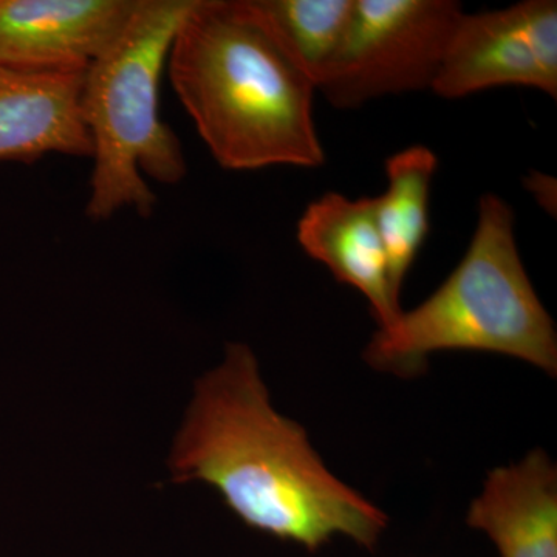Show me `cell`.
<instances>
[{
    "instance_id": "ba28073f",
    "label": "cell",
    "mask_w": 557,
    "mask_h": 557,
    "mask_svg": "<svg viewBox=\"0 0 557 557\" xmlns=\"http://www.w3.org/2000/svg\"><path fill=\"white\" fill-rule=\"evenodd\" d=\"M298 242L336 281L368 299L379 329L397 321L403 311L401 296L392 284L373 197L354 200L339 193H325L300 215Z\"/></svg>"
},
{
    "instance_id": "30bf717a",
    "label": "cell",
    "mask_w": 557,
    "mask_h": 557,
    "mask_svg": "<svg viewBox=\"0 0 557 557\" xmlns=\"http://www.w3.org/2000/svg\"><path fill=\"white\" fill-rule=\"evenodd\" d=\"M467 523L500 557H557V468L548 454L534 449L519 463L493 469Z\"/></svg>"
},
{
    "instance_id": "9c48e42d",
    "label": "cell",
    "mask_w": 557,
    "mask_h": 557,
    "mask_svg": "<svg viewBox=\"0 0 557 557\" xmlns=\"http://www.w3.org/2000/svg\"><path fill=\"white\" fill-rule=\"evenodd\" d=\"M84 73L0 67V163H33L49 153L90 159L79 109Z\"/></svg>"
},
{
    "instance_id": "6da1fadb",
    "label": "cell",
    "mask_w": 557,
    "mask_h": 557,
    "mask_svg": "<svg viewBox=\"0 0 557 557\" xmlns=\"http://www.w3.org/2000/svg\"><path fill=\"white\" fill-rule=\"evenodd\" d=\"M177 483L203 482L251 530L317 553L343 536L375 549L383 509L346 485L311 448L306 429L270 401L244 343L197 381L170 458Z\"/></svg>"
},
{
    "instance_id": "3957f363",
    "label": "cell",
    "mask_w": 557,
    "mask_h": 557,
    "mask_svg": "<svg viewBox=\"0 0 557 557\" xmlns=\"http://www.w3.org/2000/svg\"><path fill=\"white\" fill-rule=\"evenodd\" d=\"M448 350L505 355L557 373L555 322L520 258L515 211L494 193L480 197L474 234L453 273L417 309L376 329L364 359L410 379Z\"/></svg>"
},
{
    "instance_id": "8992f818",
    "label": "cell",
    "mask_w": 557,
    "mask_h": 557,
    "mask_svg": "<svg viewBox=\"0 0 557 557\" xmlns=\"http://www.w3.org/2000/svg\"><path fill=\"white\" fill-rule=\"evenodd\" d=\"M531 87L557 98V2L523 0L465 13L432 91L460 100L496 87Z\"/></svg>"
},
{
    "instance_id": "7c38bea8",
    "label": "cell",
    "mask_w": 557,
    "mask_h": 557,
    "mask_svg": "<svg viewBox=\"0 0 557 557\" xmlns=\"http://www.w3.org/2000/svg\"><path fill=\"white\" fill-rule=\"evenodd\" d=\"M252 3L289 58L319 90L346 47L357 0H252Z\"/></svg>"
},
{
    "instance_id": "4fadbf2b",
    "label": "cell",
    "mask_w": 557,
    "mask_h": 557,
    "mask_svg": "<svg viewBox=\"0 0 557 557\" xmlns=\"http://www.w3.org/2000/svg\"><path fill=\"white\" fill-rule=\"evenodd\" d=\"M527 189L548 214L556 215V180L542 172H531L525 178Z\"/></svg>"
},
{
    "instance_id": "8fae6325",
    "label": "cell",
    "mask_w": 557,
    "mask_h": 557,
    "mask_svg": "<svg viewBox=\"0 0 557 557\" xmlns=\"http://www.w3.org/2000/svg\"><path fill=\"white\" fill-rule=\"evenodd\" d=\"M386 190L375 199V218L386 249L392 284L399 296L431 230L429 203L438 168L434 150L413 145L386 160Z\"/></svg>"
},
{
    "instance_id": "52a82bcc",
    "label": "cell",
    "mask_w": 557,
    "mask_h": 557,
    "mask_svg": "<svg viewBox=\"0 0 557 557\" xmlns=\"http://www.w3.org/2000/svg\"><path fill=\"white\" fill-rule=\"evenodd\" d=\"M141 0H0V67L84 73L129 24Z\"/></svg>"
},
{
    "instance_id": "5b68a950",
    "label": "cell",
    "mask_w": 557,
    "mask_h": 557,
    "mask_svg": "<svg viewBox=\"0 0 557 557\" xmlns=\"http://www.w3.org/2000/svg\"><path fill=\"white\" fill-rule=\"evenodd\" d=\"M463 14L456 0H357L346 47L318 91L346 110L432 90Z\"/></svg>"
},
{
    "instance_id": "7a4b0ae2",
    "label": "cell",
    "mask_w": 557,
    "mask_h": 557,
    "mask_svg": "<svg viewBox=\"0 0 557 557\" xmlns=\"http://www.w3.org/2000/svg\"><path fill=\"white\" fill-rule=\"evenodd\" d=\"M175 95L223 170H318L317 87L252 0H194L168 57Z\"/></svg>"
},
{
    "instance_id": "277c9868",
    "label": "cell",
    "mask_w": 557,
    "mask_h": 557,
    "mask_svg": "<svg viewBox=\"0 0 557 557\" xmlns=\"http://www.w3.org/2000/svg\"><path fill=\"white\" fill-rule=\"evenodd\" d=\"M194 0H141L120 38L84 73L79 109L94 171L86 214L108 220L123 209L150 218L157 205L146 177L177 185L188 164L161 121L160 79L172 40Z\"/></svg>"
}]
</instances>
